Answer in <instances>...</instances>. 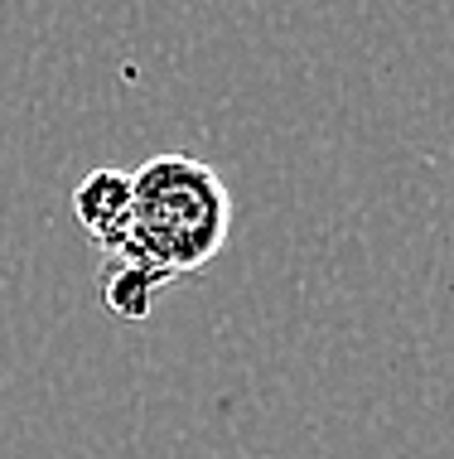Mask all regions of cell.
I'll return each mask as SVG.
<instances>
[{"label": "cell", "mask_w": 454, "mask_h": 459, "mask_svg": "<svg viewBox=\"0 0 454 459\" xmlns=\"http://www.w3.org/2000/svg\"><path fill=\"white\" fill-rule=\"evenodd\" d=\"M232 228V198L213 165L193 155H155L131 175V218L112 262H141L179 281L223 252Z\"/></svg>", "instance_id": "1"}, {"label": "cell", "mask_w": 454, "mask_h": 459, "mask_svg": "<svg viewBox=\"0 0 454 459\" xmlns=\"http://www.w3.org/2000/svg\"><path fill=\"white\" fill-rule=\"evenodd\" d=\"M73 213H78L82 232L102 247V256L126 238L131 218V175L126 169H92L88 179L73 189Z\"/></svg>", "instance_id": "2"}, {"label": "cell", "mask_w": 454, "mask_h": 459, "mask_svg": "<svg viewBox=\"0 0 454 459\" xmlns=\"http://www.w3.org/2000/svg\"><path fill=\"white\" fill-rule=\"evenodd\" d=\"M169 285V276H159V271L141 266V262H112V256H102V305L107 315L116 319H145L155 305V295Z\"/></svg>", "instance_id": "3"}]
</instances>
